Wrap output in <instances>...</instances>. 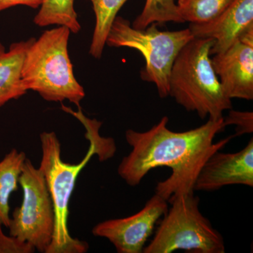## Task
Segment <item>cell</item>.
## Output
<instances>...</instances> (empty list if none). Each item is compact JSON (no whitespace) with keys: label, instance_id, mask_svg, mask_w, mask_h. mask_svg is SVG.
<instances>
[{"label":"cell","instance_id":"7a4b0ae2","mask_svg":"<svg viewBox=\"0 0 253 253\" xmlns=\"http://www.w3.org/2000/svg\"><path fill=\"white\" fill-rule=\"evenodd\" d=\"M101 124L96 119H88L83 123L86 130V139L90 141V145L85 156L78 164L63 161L61 143L54 131H43L40 136L42 158L39 169L45 179L54 211V234L46 253L87 252V243L74 239L70 234L68 226L69 204L78 176L91 157L97 154L100 161H105L113 157L116 152L113 139L99 135Z\"/></svg>","mask_w":253,"mask_h":253},{"label":"cell","instance_id":"6da1fadb","mask_svg":"<svg viewBox=\"0 0 253 253\" xmlns=\"http://www.w3.org/2000/svg\"><path fill=\"white\" fill-rule=\"evenodd\" d=\"M168 121L164 116L149 130H126V139L131 151L118 168L119 176L131 186L139 185L155 168H170L171 175L155 189V194L168 201L174 195L194 193L195 182L205 163L235 137L214 142L217 134L225 129L224 117L209 118L199 127L179 132L168 129Z\"/></svg>","mask_w":253,"mask_h":253},{"label":"cell","instance_id":"9a60e30c","mask_svg":"<svg viewBox=\"0 0 253 253\" xmlns=\"http://www.w3.org/2000/svg\"><path fill=\"white\" fill-rule=\"evenodd\" d=\"M74 2L75 0H42L33 22L40 27L52 25L66 26L71 33L77 34L82 28Z\"/></svg>","mask_w":253,"mask_h":253},{"label":"cell","instance_id":"d6986e66","mask_svg":"<svg viewBox=\"0 0 253 253\" xmlns=\"http://www.w3.org/2000/svg\"><path fill=\"white\" fill-rule=\"evenodd\" d=\"M0 223V253H33L36 249L27 242L12 236L5 235Z\"/></svg>","mask_w":253,"mask_h":253},{"label":"cell","instance_id":"e0dca14e","mask_svg":"<svg viewBox=\"0 0 253 253\" xmlns=\"http://www.w3.org/2000/svg\"><path fill=\"white\" fill-rule=\"evenodd\" d=\"M184 23L178 12L176 0H146L141 13L131 24L136 29H144L151 23Z\"/></svg>","mask_w":253,"mask_h":253},{"label":"cell","instance_id":"8fae6325","mask_svg":"<svg viewBox=\"0 0 253 253\" xmlns=\"http://www.w3.org/2000/svg\"><path fill=\"white\" fill-rule=\"evenodd\" d=\"M189 28L194 38H211L214 41L211 55L223 52L253 28V0H234L212 21L200 24L191 23Z\"/></svg>","mask_w":253,"mask_h":253},{"label":"cell","instance_id":"ba28073f","mask_svg":"<svg viewBox=\"0 0 253 253\" xmlns=\"http://www.w3.org/2000/svg\"><path fill=\"white\" fill-rule=\"evenodd\" d=\"M168 210V201L155 194L136 214L101 221L91 233L109 240L118 253H141L156 223Z\"/></svg>","mask_w":253,"mask_h":253},{"label":"cell","instance_id":"30bf717a","mask_svg":"<svg viewBox=\"0 0 253 253\" xmlns=\"http://www.w3.org/2000/svg\"><path fill=\"white\" fill-rule=\"evenodd\" d=\"M253 186V139L239 152L216 151L201 168L194 191H213L225 186Z\"/></svg>","mask_w":253,"mask_h":253},{"label":"cell","instance_id":"7c38bea8","mask_svg":"<svg viewBox=\"0 0 253 253\" xmlns=\"http://www.w3.org/2000/svg\"><path fill=\"white\" fill-rule=\"evenodd\" d=\"M35 40L12 43L8 51L0 42V107L27 93L21 81V69L26 51Z\"/></svg>","mask_w":253,"mask_h":253},{"label":"cell","instance_id":"3957f363","mask_svg":"<svg viewBox=\"0 0 253 253\" xmlns=\"http://www.w3.org/2000/svg\"><path fill=\"white\" fill-rule=\"evenodd\" d=\"M213 44L211 38L191 40L179 51L169 75V96L202 119H220L224 111L232 109L231 99L213 68Z\"/></svg>","mask_w":253,"mask_h":253},{"label":"cell","instance_id":"277c9868","mask_svg":"<svg viewBox=\"0 0 253 253\" xmlns=\"http://www.w3.org/2000/svg\"><path fill=\"white\" fill-rule=\"evenodd\" d=\"M71 32L66 26L45 31L28 48L23 60L21 81L26 90L34 91L45 101H68L81 106L85 96L78 83L69 54Z\"/></svg>","mask_w":253,"mask_h":253},{"label":"cell","instance_id":"2e32d148","mask_svg":"<svg viewBox=\"0 0 253 253\" xmlns=\"http://www.w3.org/2000/svg\"><path fill=\"white\" fill-rule=\"evenodd\" d=\"M234 0H178V12L184 22L200 24L212 21Z\"/></svg>","mask_w":253,"mask_h":253},{"label":"cell","instance_id":"5bb4252c","mask_svg":"<svg viewBox=\"0 0 253 253\" xmlns=\"http://www.w3.org/2000/svg\"><path fill=\"white\" fill-rule=\"evenodd\" d=\"M92 4L96 18L94 33L89 54L96 59H100L104 52L106 38L118 11L128 0H89Z\"/></svg>","mask_w":253,"mask_h":253},{"label":"cell","instance_id":"ffe728a7","mask_svg":"<svg viewBox=\"0 0 253 253\" xmlns=\"http://www.w3.org/2000/svg\"><path fill=\"white\" fill-rule=\"evenodd\" d=\"M42 0H0V13L4 10L17 6H24L31 9H39Z\"/></svg>","mask_w":253,"mask_h":253},{"label":"cell","instance_id":"4fadbf2b","mask_svg":"<svg viewBox=\"0 0 253 253\" xmlns=\"http://www.w3.org/2000/svg\"><path fill=\"white\" fill-rule=\"evenodd\" d=\"M27 159L23 151L13 149L0 161V223L9 227V200L11 195L17 191L23 164Z\"/></svg>","mask_w":253,"mask_h":253},{"label":"cell","instance_id":"8992f818","mask_svg":"<svg viewBox=\"0 0 253 253\" xmlns=\"http://www.w3.org/2000/svg\"><path fill=\"white\" fill-rule=\"evenodd\" d=\"M171 204L144 253H171L176 251L199 253H224L220 233L200 211V199L194 193L174 195Z\"/></svg>","mask_w":253,"mask_h":253},{"label":"cell","instance_id":"ac0fdd59","mask_svg":"<svg viewBox=\"0 0 253 253\" xmlns=\"http://www.w3.org/2000/svg\"><path fill=\"white\" fill-rule=\"evenodd\" d=\"M224 125L236 126V134L239 136L253 132V113L251 111H239L232 109L229 110V114L224 118Z\"/></svg>","mask_w":253,"mask_h":253},{"label":"cell","instance_id":"9c48e42d","mask_svg":"<svg viewBox=\"0 0 253 253\" xmlns=\"http://www.w3.org/2000/svg\"><path fill=\"white\" fill-rule=\"evenodd\" d=\"M211 61L229 98L253 99V28Z\"/></svg>","mask_w":253,"mask_h":253},{"label":"cell","instance_id":"52a82bcc","mask_svg":"<svg viewBox=\"0 0 253 253\" xmlns=\"http://www.w3.org/2000/svg\"><path fill=\"white\" fill-rule=\"evenodd\" d=\"M19 185L23 191L22 204L10 217L9 235L28 243L38 252L46 253L54 234V206L42 172L28 158Z\"/></svg>","mask_w":253,"mask_h":253},{"label":"cell","instance_id":"5b68a950","mask_svg":"<svg viewBox=\"0 0 253 253\" xmlns=\"http://www.w3.org/2000/svg\"><path fill=\"white\" fill-rule=\"evenodd\" d=\"M154 23L144 29H136L122 16H116L106 38L111 47L137 50L145 59L142 81L154 83L162 99L169 96V78L173 63L181 49L194 37L189 28L175 31L158 30Z\"/></svg>","mask_w":253,"mask_h":253}]
</instances>
